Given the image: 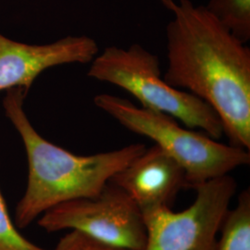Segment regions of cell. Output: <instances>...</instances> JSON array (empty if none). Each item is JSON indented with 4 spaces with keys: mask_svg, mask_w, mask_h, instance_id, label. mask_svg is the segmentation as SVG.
Returning a JSON list of instances; mask_svg holds the SVG:
<instances>
[{
    "mask_svg": "<svg viewBox=\"0 0 250 250\" xmlns=\"http://www.w3.org/2000/svg\"><path fill=\"white\" fill-rule=\"evenodd\" d=\"M172 20L166 28L163 79L203 100L220 118L232 146L250 149V49L205 6L160 0Z\"/></svg>",
    "mask_w": 250,
    "mask_h": 250,
    "instance_id": "1",
    "label": "cell"
},
{
    "mask_svg": "<svg viewBox=\"0 0 250 250\" xmlns=\"http://www.w3.org/2000/svg\"><path fill=\"white\" fill-rule=\"evenodd\" d=\"M23 88L7 90L3 100L6 116L17 130L26 150L28 181L15 211V223L25 228L56 206L94 197L117 172L146 150L132 144L112 151L79 156L50 143L36 132L23 109Z\"/></svg>",
    "mask_w": 250,
    "mask_h": 250,
    "instance_id": "2",
    "label": "cell"
},
{
    "mask_svg": "<svg viewBox=\"0 0 250 250\" xmlns=\"http://www.w3.org/2000/svg\"><path fill=\"white\" fill-rule=\"evenodd\" d=\"M99 109L129 131L146 136L172 157L186 171L187 188L229 174L249 165V150L219 143L208 135L182 128L173 117L134 106L127 99L109 94L98 95Z\"/></svg>",
    "mask_w": 250,
    "mask_h": 250,
    "instance_id": "3",
    "label": "cell"
},
{
    "mask_svg": "<svg viewBox=\"0 0 250 250\" xmlns=\"http://www.w3.org/2000/svg\"><path fill=\"white\" fill-rule=\"evenodd\" d=\"M90 63L89 77L127 91L145 108L173 117L189 129L203 130L213 139L224 134L222 122L211 107L168 84L161 77L159 57L142 45L107 46Z\"/></svg>",
    "mask_w": 250,
    "mask_h": 250,
    "instance_id": "4",
    "label": "cell"
},
{
    "mask_svg": "<svg viewBox=\"0 0 250 250\" xmlns=\"http://www.w3.org/2000/svg\"><path fill=\"white\" fill-rule=\"evenodd\" d=\"M38 225L47 232L77 231L112 248L144 250L146 227L130 196L108 182L98 195L56 206L41 215Z\"/></svg>",
    "mask_w": 250,
    "mask_h": 250,
    "instance_id": "5",
    "label": "cell"
},
{
    "mask_svg": "<svg viewBox=\"0 0 250 250\" xmlns=\"http://www.w3.org/2000/svg\"><path fill=\"white\" fill-rule=\"evenodd\" d=\"M236 187L235 180L225 174L194 188L197 197L183 211L161 207L142 213L147 234L144 250H216Z\"/></svg>",
    "mask_w": 250,
    "mask_h": 250,
    "instance_id": "6",
    "label": "cell"
},
{
    "mask_svg": "<svg viewBox=\"0 0 250 250\" xmlns=\"http://www.w3.org/2000/svg\"><path fill=\"white\" fill-rule=\"evenodd\" d=\"M99 45L88 36H67L47 45H27L0 34V91L23 88L28 94L40 73L71 63H90Z\"/></svg>",
    "mask_w": 250,
    "mask_h": 250,
    "instance_id": "7",
    "label": "cell"
},
{
    "mask_svg": "<svg viewBox=\"0 0 250 250\" xmlns=\"http://www.w3.org/2000/svg\"><path fill=\"white\" fill-rule=\"evenodd\" d=\"M125 190L144 212L169 207L187 188L186 171L157 145L140 154L109 180Z\"/></svg>",
    "mask_w": 250,
    "mask_h": 250,
    "instance_id": "8",
    "label": "cell"
},
{
    "mask_svg": "<svg viewBox=\"0 0 250 250\" xmlns=\"http://www.w3.org/2000/svg\"><path fill=\"white\" fill-rule=\"evenodd\" d=\"M216 250H250V190L242 191L237 204L228 209L220 228Z\"/></svg>",
    "mask_w": 250,
    "mask_h": 250,
    "instance_id": "9",
    "label": "cell"
},
{
    "mask_svg": "<svg viewBox=\"0 0 250 250\" xmlns=\"http://www.w3.org/2000/svg\"><path fill=\"white\" fill-rule=\"evenodd\" d=\"M211 15L243 44L250 40V0H209Z\"/></svg>",
    "mask_w": 250,
    "mask_h": 250,
    "instance_id": "10",
    "label": "cell"
},
{
    "mask_svg": "<svg viewBox=\"0 0 250 250\" xmlns=\"http://www.w3.org/2000/svg\"><path fill=\"white\" fill-rule=\"evenodd\" d=\"M0 250H45L23 237L13 224L0 190Z\"/></svg>",
    "mask_w": 250,
    "mask_h": 250,
    "instance_id": "11",
    "label": "cell"
},
{
    "mask_svg": "<svg viewBox=\"0 0 250 250\" xmlns=\"http://www.w3.org/2000/svg\"><path fill=\"white\" fill-rule=\"evenodd\" d=\"M53 250H124L96 241L77 231H71L58 243Z\"/></svg>",
    "mask_w": 250,
    "mask_h": 250,
    "instance_id": "12",
    "label": "cell"
}]
</instances>
